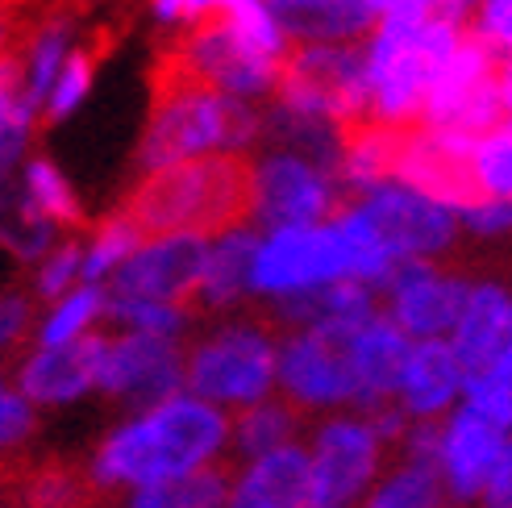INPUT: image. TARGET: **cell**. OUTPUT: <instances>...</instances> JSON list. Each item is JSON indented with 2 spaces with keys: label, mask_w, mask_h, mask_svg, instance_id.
<instances>
[{
  "label": "cell",
  "mask_w": 512,
  "mask_h": 508,
  "mask_svg": "<svg viewBox=\"0 0 512 508\" xmlns=\"http://www.w3.org/2000/svg\"><path fill=\"white\" fill-rule=\"evenodd\" d=\"M234 463V417L188 388L125 409L84 459L96 496H130Z\"/></svg>",
  "instance_id": "1"
},
{
  "label": "cell",
  "mask_w": 512,
  "mask_h": 508,
  "mask_svg": "<svg viewBox=\"0 0 512 508\" xmlns=\"http://www.w3.org/2000/svg\"><path fill=\"white\" fill-rule=\"evenodd\" d=\"M263 130V105H246L238 96H225L167 67L134 146V171L155 175L200 159H250L263 146Z\"/></svg>",
  "instance_id": "2"
},
{
  "label": "cell",
  "mask_w": 512,
  "mask_h": 508,
  "mask_svg": "<svg viewBox=\"0 0 512 508\" xmlns=\"http://www.w3.org/2000/svg\"><path fill=\"white\" fill-rule=\"evenodd\" d=\"M467 42V21L446 13H383L363 38L367 121L383 130H413L438 88L454 50Z\"/></svg>",
  "instance_id": "3"
},
{
  "label": "cell",
  "mask_w": 512,
  "mask_h": 508,
  "mask_svg": "<svg viewBox=\"0 0 512 508\" xmlns=\"http://www.w3.org/2000/svg\"><path fill=\"white\" fill-rule=\"evenodd\" d=\"M288 55L292 38L267 0H229L217 17L175 34L167 67L246 105H271Z\"/></svg>",
  "instance_id": "4"
},
{
  "label": "cell",
  "mask_w": 512,
  "mask_h": 508,
  "mask_svg": "<svg viewBox=\"0 0 512 508\" xmlns=\"http://www.w3.org/2000/svg\"><path fill=\"white\" fill-rule=\"evenodd\" d=\"M279 338L275 317L229 313L196 325L184 350V388L217 404L229 417L279 396Z\"/></svg>",
  "instance_id": "5"
},
{
  "label": "cell",
  "mask_w": 512,
  "mask_h": 508,
  "mask_svg": "<svg viewBox=\"0 0 512 508\" xmlns=\"http://www.w3.org/2000/svg\"><path fill=\"white\" fill-rule=\"evenodd\" d=\"M121 209L142 225V234L213 238L246 221V159H200L138 175Z\"/></svg>",
  "instance_id": "6"
},
{
  "label": "cell",
  "mask_w": 512,
  "mask_h": 508,
  "mask_svg": "<svg viewBox=\"0 0 512 508\" xmlns=\"http://www.w3.org/2000/svg\"><path fill=\"white\" fill-rule=\"evenodd\" d=\"M346 205L338 167L300 146L263 142L246 159V221L259 230L317 225Z\"/></svg>",
  "instance_id": "7"
},
{
  "label": "cell",
  "mask_w": 512,
  "mask_h": 508,
  "mask_svg": "<svg viewBox=\"0 0 512 508\" xmlns=\"http://www.w3.org/2000/svg\"><path fill=\"white\" fill-rule=\"evenodd\" d=\"M309 488L300 508H358L388 471L396 446L375 413H329L309 421Z\"/></svg>",
  "instance_id": "8"
},
{
  "label": "cell",
  "mask_w": 512,
  "mask_h": 508,
  "mask_svg": "<svg viewBox=\"0 0 512 508\" xmlns=\"http://www.w3.org/2000/svg\"><path fill=\"white\" fill-rule=\"evenodd\" d=\"M350 279L346 250L334 230V217L317 225H279L259 230L250 259V304L284 313L325 288Z\"/></svg>",
  "instance_id": "9"
},
{
  "label": "cell",
  "mask_w": 512,
  "mask_h": 508,
  "mask_svg": "<svg viewBox=\"0 0 512 508\" xmlns=\"http://www.w3.org/2000/svg\"><path fill=\"white\" fill-rule=\"evenodd\" d=\"M271 105L317 117L329 125L367 121V67H363V42H321V46H292L284 80Z\"/></svg>",
  "instance_id": "10"
},
{
  "label": "cell",
  "mask_w": 512,
  "mask_h": 508,
  "mask_svg": "<svg viewBox=\"0 0 512 508\" xmlns=\"http://www.w3.org/2000/svg\"><path fill=\"white\" fill-rule=\"evenodd\" d=\"M279 396L309 421L329 413H358L346 338L288 325L279 338Z\"/></svg>",
  "instance_id": "11"
},
{
  "label": "cell",
  "mask_w": 512,
  "mask_h": 508,
  "mask_svg": "<svg viewBox=\"0 0 512 508\" xmlns=\"http://www.w3.org/2000/svg\"><path fill=\"white\" fill-rule=\"evenodd\" d=\"M496 71H500V59L467 34V42L454 50V59L446 63L438 88H433L421 125L458 142V146H471L475 138H483L492 125L504 121Z\"/></svg>",
  "instance_id": "12"
},
{
  "label": "cell",
  "mask_w": 512,
  "mask_h": 508,
  "mask_svg": "<svg viewBox=\"0 0 512 508\" xmlns=\"http://www.w3.org/2000/svg\"><path fill=\"white\" fill-rule=\"evenodd\" d=\"M350 200H358L371 213L383 238L400 254V263H446L454 246L463 242V217H458V209L408 188L404 180H388Z\"/></svg>",
  "instance_id": "13"
},
{
  "label": "cell",
  "mask_w": 512,
  "mask_h": 508,
  "mask_svg": "<svg viewBox=\"0 0 512 508\" xmlns=\"http://www.w3.org/2000/svg\"><path fill=\"white\" fill-rule=\"evenodd\" d=\"M184 350L188 342L146 338L109 325L105 350H100V400L117 404L125 413L184 392Z\"/></svg>",
  "instance_id": "14"
},
{
  "label": "cell",
  "mask_w": 512,
  "mask_h": 508,
  "mask_svg": "<svg viewBox=\"0 0 512 508\" xmlns=\"http://www.w3.org/2000/svg\"><path fill=\"white\" fill-rule=\"evenodd\" d=\"M471 279L463 267L450 263H404L388 284L379 288V309L388 313L413 342L450 338L471 292Z\"/></svg>",
  "instance_id": "15"
},
{
  "label": "cell",
  "mask_w": 512,
  "mask_h": 508,
  "mask_svg": "<svg viewBox=\"0 0 512 508\" xmlns=\"http://www.w3.org/2000/svg\"><path fill=\"white\" fill-rule=\"evenodd\" d=\"M100 350H105V334L75 346H30L17 354L9 379L38 413L75 409L100 396Z\"/></svg>",
  "instance_id": "16"
},
{
  "label": "cell",
  "mask_w": 512,
  "mask_h": 508,
  "mask_svg": "<svg viewBox=\"0 0 512 508\" xmlns=\"http://www.w3.org/2000/svg\"><path fill=\"white\" fill-rule=\"evenodd\" d=\"M508 442V429L483 417L471 404L438 421V454H433V471H438L442 488L450 496V508H475L479 492L488 484V475Z\"/></svg>",
  "instance_id": "17"
},
{
  "label": "cell",
  "mask_w": 512,
  "mask_h": 508,
  "mask_svg": "<svg viewBox=\"0 0 512 508\" xmlns=\"http://www.w3.org/2000/svg\"><path fill=\"white\" fill-rule=\"evenodd\" d=\"M209 238L200 234H146L130 263L117 271L109 296L121 300H175L192 304Z\"/></svg>",
  "instance_id": "18"
},
{
  "label": "cell",
  "mask_w": 512,
  "mask_h": 508,
  "mask_svg": "<svg viewBox=\"0 0 512 508\" xmlns=\"http://www.w3.org/2000/svg\"><path fill=\"white\" fill-rule=\"evenodd\" d=\"M467 400V367L446 338L408 346L392 404L408 421H446Z\"/></svg>",
  "instance_id": "19"
},
{
  "label": "cell",
  "mask_w": 512,
  "mask_h": 508,
  "mask_svg": "<svg viewBox=\"0 0 512 508\" xmlns=\"http://www.w3.org/2000/svg\"><path fill=\"white\" fill-rule=\"evenodd\" d=\"M467 150L442 134L425 130V125H413V130L400 134V155H396V180H404L408 188H417L442 205L463 213L475 188H471V171H467Z\"/></svg>",
  "instance_id": "20"
},
{
  "label": "cell",
  "mask_w": 512,
  "mask_h": 508,
  "mask_svg": "<svg viewBox=\"0 0 512 508\" xmlns=\"http://www.w3.org/2000/svg\"><path fill=\"white\" fill-rule=\"evenodd\" d=\"M408 346H413V338H408L383 309L363 329H354V334L346 338V359H350L354 392H358V413H379V409L392 404L404 359H408Z\"/></svg>",
  "instance_id": "21"
},
{
  "label": "cell",
  "mask_w": 512,
  "mask_h": 508,
  "mask_svg": "<svg viewBox=\"0 0 512 508\" xmlns=\"http://www.w3.org/2000/svg\"><path fill=\"white\" fill-rule=\"evenodd\" d=\"M254 242H259V225L238 221L229 230L213 234L204 246V263L196 279V313L209 317H229L242 304H250V259H254Z\"/></svg>",
  "instance_id": "22"
},
{
  "label": "cell",
  "mask_w": 512,
  "mask_h": 508,
  "mask_svg": "<svg viewBox=\"0 0 512 508\" xmlns=\"http://www.w3.org/2000/svg\"><path fill=\"white\" fill-rule=\"evenodd\" d=\"M80 46H88L84 42V21L67 5H50V9L34 13L21 25L17 67H21V84H25V92H30V100L38 109H42L50 84L59 80V71L67 67V59Z\"/></svg>",
  "instance_id": "23"
},
{
  "label": "cell",
  "mask_w": 512,
  "mask_h": 508,
  "mask_svg": "<svg viewBox=\"0 0 512 508\" xmlns=\"http://www.w3.org/2000/svg\"><path fill=\"white\" fill-rule=\"evenodd\" d=\"M309 488V446L292 442L229 463V508H300Z\"/></svg>",
  "instance_id": "24"
},
{
  "label": "cell",
  "mask_w": 512,
  "mask_h": 508,
  "mask_svg": "<svg viewBox=\"0 0 512 508\" xmlns=\"http://www.w3.org/2000/svg\"><path fill=\"white\" fill-rule=\"evenodd\" d=\"M512 338V284L496 275H475L467 304L458 313L454 329H450V346L463 359L467 375L475 367H483L492 354Z\"/></svg>",
  "instance_id": "25"
},
{
  "label": "cell",
  "mask_w": 512,
  "mask_h": 508,
  "mask_svg": "<svg viewBox=\"0 0 512 508\" xmlns=\"http://www.w3.org/2000/svg\"><path fill=\"white\" fill-rule=\"evenodd\" d=\"M292 46L321 42H363L379 25L375 0H267Z\"/></svg>",
  "instance_id": "26"
},
{
  "label": "cell",
  "mask_w": 512,
  "mask_h": 508,
  "mask_svg": "<svg viewBox=\"0 0 512 508\" xmlns=\"http://www.w3.org/2000/svg\"><path fill=\"white\" fill-rule=\"evenodd\" d=\"M375 313H379V292L358 284V279H342V284L300 300L284 313H275V325H284V329L300 325V329H317V334L350 338L354 329H363Z\"/></svg>",
  "instance_id": "27"
},
{
  "label": "cell",
  "mask_w": 512,
  "mask_h": 508,
  "mask_svg": "<svg viewBox=\"0 0 512 508\" xmlns=\"http://www.w3.org/2000/svg\"><path fill=\"white\" fill-rule=\"evenodd\" d=\"M13 188L21 196V205L30 209L34 217L50 221L55 230L75 234L84 225V196H80V188H75L71 175L50 155H42V150H34V155L25 159V167L17 171Z\"/></svg>",
  "instance_id": "28"
},
{
  "label": "cell",
  "mask_w": 512,
  "mask_h": 508,
  "mask_svg": "<svg viewBox=\"0 0 512 508\" xmlns=\"http://www.w3.org/2000/svg\"><path fill=\"white\" fill-rule=\"evenodd\" d=\"M109 329V288L75 284L71 292L42 304L34 346H75Z\"/></svg>",
  "instance_id": "29"
},
{
  "label": "cell",
  "mask_w": 512,
  "mask_h": 508,
  "mask_svg": "<svg viewBox=\"0 0 512 508\" xmlns=\"http://www.w3.org/2000/svg\"><path fill=\"white\" fill-rule=\"evenodd\" d=\"M334 230H338L342 250H346L350 279H358V284H367V288L379 292L404 267L400 254L392 250V242L383 238V230L371 221V213L358 205V200H346V205L334 213Z\"/></svg>",
  "instance_id": "30"
},
{
  "label": "cell",
  "mask_w": 512,
  "mask_h": 508,
  "mask_svg": "<svg viewBox=\"0 0 512 508\" xmlns=\"http://www.w3.org/2000/svg\"><path fill=\"white\" fill-rule=\"evenodd\" d=\"M396 155H400L396 130H383L375 121L350 125L342 142V159H338V180L346 188V200L396 180Z\"/></svg>",
  "instance_id": "31"
},
{
  "label": "cell",
  "mask_w": 512,
  "mask_h": 508,
  "mask_svg": "<svg viewBox=\"0 0 512 508\" xmlns=\"http://www.w3.org/2000/svg\"><path fill=\"white\" fill-rule=\"evenodd\" d=\"M42 125V109L21 84V67H0V184H13L25 159L34 155V138Z\"/></svg>",
  "instance_id": "32"
},
{
  "label": "cell",
  "mask_w": 512,
  "mask_h": 508,
  "mask_svg": "<svg viewBox=\"0 0 512 508\" xmlns=\"http://www.w3.org/2000/svg\"><path fill=\"white\" fill-rule=\"evenodd\" d=\"M304 434H309V417L300 409H292L284 396H271L246 413H234V463L279 450V446H292V442H304Z\"/></svg>",
  "instance_id": "33"
},
{
  "label": "cell",
  "mask_w": 512,
  "mask_h": 508,
  "mask_svg": "<svg viewBox=\"0 0 512 508\" xmlns=\"http://www.w3.org/2000/svg\"><path fill=\"white\" fill-rule=\"evenodd\" d=\"M358 508H450V496L442 488L438 471H433V463L392 454L388 471L375 479V488L363 496Z\"/></svg>",
  "instance_id": "34"
},
{
  "label": "cell",
  "mask_w": 512,
  "mask_h": 508,
  "mask_svg": "<svg viewBox=\"0 0 512 508\" xmlns=\"http://www.w3.org/2000/svg\"><path fill=\"white\" fill-rule=\"evenodd\" d=\"M142 238H146L142 225L125 209H113L109 217H100L80 238V246H84V284L109 288L117 279V271L130 263V254L142 246Z\"/></svg>",
  "instance_id": "35"
},
{
  "label": "cell",
  "mask_w": 512,
  "mask_h": 508,
  "mask_svg": "<svg viewBox=\"0 0 512 508\" xmlns=\"http://www.w3.org/2000/svg\"><path fill=\"white\" fill-rule=\"evenodd\" d=\"M67 234L55 230L50 221L34 217L30 209L21 205V196L13 184H0V250L17 259L21 267H34L42 254H50Z\"/></svg>",
  "instance_id": "36"
},
{
  "label": "cell",
  "mask_w": 512,
  "mask_h": 508,
  "mask_svg": "<svg viewBox=\"0 0 512 508\" xmlns=\"http://www.w3.org/2000/svg\"><path fill=\"white\" fill-rule=\"evenodd\" d=\"M109 325L130 329L146 338H167V342H188L196 334V304H175V300H121L109 296Z\"/></svg>",
  "instance_id": "37"
},
{
  "label": "cell",
  "mask_w": 512,
  "mask_h": 508,
  "mask_svg": "<svg viewBox=\"0 0 512 508\" xmlns=\"http://www.w3.org/2000/svg\"><path fill=\"white\" fill-rule=\"evenodd\" d=\"M121 508H229V467L200 471L192 479L121 496Z\"/></svg>",
  "instance_id": "38"
},
{
  "label": "cell",
  "mask_w": 512,
  "mask_h": 508,
  "mask_svg": "<svg viewBox=\"0 0 512 508\" xmlns=\"http://www.w3.org/2000/svg\"><path fill=\"white\" fill-rule=\"evenodd\" d=\"M96 92V50L80 46L67 59V67L59 71V80L50 84L46 100H42V125H67L84 113V105Z\"/></svg>",
  "instance_id": "39"
},
{
  "label": "cell",
  "mask_w": 512,
  "mask_h": 508,
  "mask_svg": "<svg viewBox=\"0 0 512 508\" xmlns=\"http://www.w3.org/2000/svg\"><path fill=\"white\" fill-rule=\"evenodd\" d=\"M475 196H512V121L504 117L467 150Z\"/></svg>",
  "instance_id": "40"
},
{
  "label": "cell",
  "mask_w": 512,
  "mask_h": 508,
  "mask_svg": "<svg viewBox=\"0 0 512 508\" xmlns=\"http://www.w3.org/2000/svg\"><path fill=\"white\" fill-rule=\"evenodd\" d=\"M463 404H471V409H479L483 417H492L496 425H504L512 434V338L488 363L467 375V400Z\"/></svg>",
  "instance_id": "41"
},
{
  "label": "cell",
  "mask_w": 512,
  "mask_h": 508,
  "mask_svg": "<svg viewBox=\"0 0 512 508\" xmlns=\"http://www.w3.org/2000/svg\"><path fill=\"white\" fill-rule=\"evenodd\" d=\"M17 500L25 508H92V500H100V496L92 492L84 467L46 463V467H38L21 484V496Z\"/></svg>",
  "instance_id": "42"
},
{
  "label": "cell",
  "mask_w": 512,
  "mask_h": 508,
  "mask_svg": "<svg viewBox=\"0 0 512 508\" xmlns=\"http://www.w3.org/2000/svg\"><path fill=\"white\" fill-rule=\"evenodd\" d=\"M75 284H84V246H80V234H67L50 254H42V259L30 267V288L42 304L55 300L63 292H71Z\"/></svg>",
  "instance_id": "43"
},
{
  "label": "cell",
  "mask_w": 512,
  "mask_h": 508,
  "mask_svg": "<svg viewBox=\"0 0 512 508\" xmlns=\"http://www.w3.org/2000/svg\"><path fill=\"white\" fill-rule=\"evenodd\" d=\"M42 300L30 288H0V359L25 354L38 334Z\"/></svg>",
  "instance_id": "44"
},
{
  "label": "cell",
  "mask_w": 512,
  "mask_h": 508,
  "mask_svg": "<svg viewBox=\"0 0 512 508\" xmlns=\"http://www.w3.org/2000/svg\"><path fill=\"white\" fill-rule=\"evenodd\" d=\"M38 429H42V413L17 388H9L0 396V463H9L21 450H30Z\"/></svg>",
  "instance_id": "45"
},
{
  "label": "cell",
  "mask_w": 512,
  "mask_h": 508,
  "mask_svg": "<svg viewBox=\"0 0 512 508\" xmlns=\"http://www.w3.org/2000/svg\"><path fill=\"white\" fill-rule=\"evenodd\" d=\"M467 34L488 46L500 63L512 59V0H475L467 13Z\"/></svg>",
  "instance_id": "46"
},
{
  "label": "cell",
  "mask_w": 512,
  "mask_h": 508,
  "mask_svg": "<svg viewBox=\"0 0 512 508\" xmlns=\"http://www.w3.org/2000/svg\"><path fill=\"white\" fill-rule=\"evenodd\" d=\"M458 217H463V238L512 242V196H475Z\"/></svg>",
  "instance_id": "47"
},
{
  "label": "cell",
  "mask_w": 512,
  "mask_h": 508,
  "mask_svg": "<svg viewBox=\"0 0 512 508\" xmlns=\"http://www.w3.org/2000/svg\"><path fill=\"white\" fill-rule=\"evenodd\" d=\"M225 5L229 0H146V13L163 34H184L192 25L217 17Z\"/></svg>",
  "instance_id": "48"
},
{
  "label": "cell",
  "mask_w": 512,
  "mask_h": 508,
  "mask_svg": "<svg viewBox=\"0 0 512 508\" xmlns=\"http://www.w3.org/2000/svg\"><path fill=\"white\" fill-rule=\"evenodd\" d=\"M475 508H512V434H508V442H504V450H500V459H496V467L488 475V484H483Z\"/></svg>",
  "instance_id": "49"
},
{
  "label": "cell",
  "mask_w": 512,
  "mask_h": 508,
  "mask_svg": "<svg viewBox=\"0 0 512 508\" xmlns=\"http://www.w3.org/2000/svg\"><path fill=\"white\" fill-rule=\"evenodd\" d=\"M379 13H446V17H463L475 9V0H375Z\"/></svg>",
  "instance_id": "50"
},
{
  "label": "cell",
  "mask_w": 512,
  "mask_h": 508,
  "mask_svg": "<svg viewBox=\"0 0 512 508\" xmlns=\"http://www.w3.org/2000/svg\"><path fill=\"white\" fill-rule=\"evenodd\" d=\"M17 42H21V25L9 13H0V67L17 63Z\"/></svg>",
  "instance_id": "51"
},
{
  "label": "cell",
  "mask_w": 512,
  "mask_h": 508,
  "mask_svg": "<svg viewBox=\"0 0 512 508\" xmlns=\"http://www.w3.org/2000/svg\"><path fill=\"white\" fill-rule=\"evenodd\" d=\"M496 92H500V109H504V117L512 121V59H504L500 71H496Z\"/></svg>",
  "instance_id": "52"
},
{
  "label": "cell",
  "mask_w": 512,
  "mask_h": 508,
  "mask_svg": "<svg viewBox=\"0 0 512 508\" xmlns=\"http://www.w3.org/2000/svg\"><path fill=\"white\" fill-rule=\"evenodd\" d=\"M9 388H13V379H9V375H5V371H0V396H5V392H9Z\"/></svg>",
  "instance_id": "53"
},
{
  "label": "cell",
  "mask_w": 512,
  "mask_h": 508,
  "mask_svg": "<svg viewBox=\"0 0 512 508\" xmlns=\"http://www.w3.org/2000/svg\"><path fill=\"white\" fill-rule=\"evenodd\" d=\"M0 508H25L21 500H0Z\"/></svg>",
  "instance_id": "54"
},
{
  "label": "cell",
  "mask_w": 512,
  "mask_h": 508,
  "mask_svg": "<svg viewBox=\"0 0 512 508\" xmlns=\"http://www.w3.org/2000/svg\"><path fill=\"white\" fill-rule=\"evenodd\" d=\"M84 5H96V0H84Z\"/></svg>",
  "instance_id": "55"
}]
</instances>
